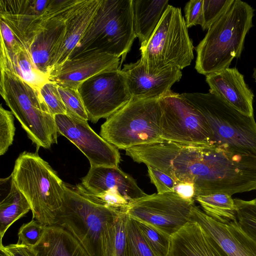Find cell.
Masks as SVG:
<instances>
[{
    "label": "cell",
    "mask_w": 256,
    "mask_h": 256,
    "mask_svg": "<svg viewBox=\"0 0 256 256\" xmlns=\"http://www.w3.org/2000/svg\"><path fill=\"white\" fill-rule=\"evenodd\" d=\"M0 250L8 256H36L32 247L17 243L4 246L0 242Z\"/></svg>",
    "instance_id": "b9f144b4"
},
{
    "label": "cell",
    "mask_w": 256,
    "mask_h": 256,
    "mask_svg": "<svg viewBox=\"0 0 256 256\" xmlns=\"http://www.w3.org/2000/svg\"><path fill=\"white\" fill-rule=\"evenodd\" d=\"M252 77L254 78V81L256 82V68H254L253 70V74H252Z\"/></svg>",
    "instance_id": "ee69618b"
},
{
    "label": "cell",
    "mask_w": 256,
    "mask_h": 256,
    "mask_svg": "<svg viewBox=\"0 0 256 256\" xmlns=\"http://www.w3.org/2000/svg\"><path fill=\"white\" fill-rule=\"evenodd\" d=\"M0 42L6 49L10 50H16L24 46L19 40L15 34L6 24L0 19Z\"/></svg>",
    "instance_id": "60d3db41"
},
{
    "label": "cell",
    "mask_w": 256,
    "mask_h": 256,
    "mask_svg": "<svg viewBox=\"0 0 256 256\" xmlns=\"http://www.w3.org/2000/svg\"><path fill=\"white\" fill-rule=\"evenodd\" d=\"M150 182L156 187L158 193L174 192L176 182L162 171L150 166H147Z\"/></svg>",
    "instance_id": "74e56055"
},
{
    "label": "cell",
    "mask_w": 256,
    "mask_h": 256,
    "mask_svg": "<svg viewBox=\"0 0 256 256\" xmlns=\"http://www.w3.org/2000/svg\"><path fill=\"white\" fill-rule=\"evenodd\" d=\"M64 199L54 224L72 233L90 256H101L104 231L122 209L107 206L80 184L64 183Z\"/></svg>",
    "instance_id": "5b68a950"
},
{
    "label": "cell",
    "mask_w": 256,
    "mask_h": 256,
    "mask_svg": "<svg viewBox=\"0 0 256 256\" xmlns=\"http://www.w3.org/2000/svg\"><path fill=\"white\" fill-rule=\"evenodd\" d=\"M135 222L144 241L155 256H167L170 237L144 222Z\"/></svg>",
    "instance_id": "f546056e"
},
{
    "label": "cell",
    "mask_w": 256,
    "mask_h": 256,
    "mask_svg": "<svg viewBox=\"0 0 256 256\" xmlns=\"http://www.w3.org/2000/svg\"><path fill=\"white\" fill-rule=\"evenodd\" d=\"M206 76L209 92L220 96L243 114L254 116V94L236 68H226Z\"/></svg>",
    "instance_id": "ffe728a7"
},
{
    "label": "cell",
    "mask_w": 256,
    "mask_h": 256,
    "mask_svg": "<svg viewBox=\"0 0 256 256\" xmlns=\"http://www.w3.org/2000/svg\"><path fill=\"white\" fill-rule=\"evenodd\" d=\"M168 6V0H132L134 30L140 48L147 44Z\"/></svg>",
    "instance_id": "484cf974"
},
{
    "label": "cell",
    "mask_w": 256,
    "mask_h": 256,
    "mask_svg": "<svg viewBox=\"0 0 256 256\" xmlns=\"http://www.w3.org/2000/svg\"><path fill=\"white\" fill-rule=\"evenodd\" d=\"M202 210L208 216L221 222L236 220V206L232 195L215 193L195 197Z\"/></svg>",
    "instance_id": "f1b7e54d"
},
{
    "label": "cell",
    "mask_w": 256,
    "mask_h": 256,
    "mask_svg": "<svg viewBox=\"0 0 256 256\" xmlns=\"http://www.w3.org/2000/svg\"><path fill=\"white\" fill-rule=\"evenodd\" d=\"M180 96L198 110L211 130L213 146L243 154L256 155V122L220 96L208 93H183Z\"/></svg>",
    "instance_id": "277c9868"
},
{
    "label": "cell",
    "mask_w": 256,
    "mask_h": 256,
    "mask_svg": "<svg viewBox=\"0 0 256 256\" xmlns=\"http://www.w3.org/2000/svg\"><path fill=\"white\" fill-rule=\"evenodd\" d=\"M203 0H190L184 7L186 24L187 28L198 24L202 26Z\"/></svg>",
    "instance_id": "f35d334b"
},
{
    "label": "cell",
    "mask_w": 256,
    "mask_h": 256,
    "mask_svg": "<svg viewBox=\"0 0 256 256\" xmlns=\"http://www.w3.org/2000/svg\"><path fill=\"white\" fill-rule=\"evenodd\" d=\"M0 191L6 192L0 202V236L2 242L10 226L31 208L25 196L14 183L11 174L6 178H0Z\"/></svg>",
    "instance_id": "4316f807"
},
{
    "label": "cell",
    "mask_w": 256,
    "mask_h": 256,
    "mask_svg": "<svg viewBox=\"0 0 256 256\" xmlns=\"http://www.w3.org/2000/svg\"><path fill=\"white\" fill-rule=\"evenodd\" d=\"M80 0L46 20L32 38L28 50L38 70L50 76V66L64 36L66 20Z\"/></svg>",
    "instance_id": "ac0fdd59"
},
{
    "label": "cell",
    "mask_w": 256,
    "mask_h": 256,
    "mask_svg": "<svg viewBox=\"0 0 256 256\" xmlns=\"http://www.w3.org/2000/svg\"><path fill=\"white\" fill-rule=\"evenodd\" d=\"M125 150L134 161L162 171L176 183L194 184L200 159L199 146L162 140L130 147Z\"/></svg>",
    "instance_id": "8fae6325"
},
{
    "label": "cell",
    "mask_w": 256,
    "mask_h": 256,
    "mask_svg": "<svg viewBox=\"0 0 256 256\" xmlns=\"http://www.w3.org/2000/svg\"><path fill=\"white\" fill-rule=\"evenodd\" d=\"M162 140L190 146L213 145L212 134L204 116L173 92L159 100Z\"/></svg>",
    "instance_id": "30bf717a"
},
{
    "label": "cell",
    "mask_w": 256,
    "mask_h": 256,
    "mask_svg": "<svg viewBox=\"0 0 256 256\" xmlns=\"http://www.w3.org/2000/svg\"><path fill=\"white\" fill-rule=\"evenodd\" d=\"M194 202L174 192L154 193L129 202L126 213L170 237L190 220Z\"/></svg>",
    "instance_id": "7c38bea8"
},
{
    "label": "cell",
    "mask_w": 256,
    "mask_h": 256,
    "mask_svg": "<svg viewBox=\"0 0 256 256\" xmlns=\"http://www.w3.org/2000/svg\"><path fill=\"white\" fill-rule=\"evenodd\" d=\"M0 256H8L2 250H0Z\"/></svg>",
    "instance_id": "f6af8a7d"
},
{
    "label": "cell",
    "mask_w": 256,
    "mask_h": 256,
    "mask_svg": "<svg viewBox=\"0 0 256 256\" xmlns=\"http://www.w3.org/2000/svg\"><path fill=\"white\" fill-rule=\"evenodd\" d=\"M126 209L120 210L115 219L104 231L101 256H126Z\"/></svg>",
    "instance_id": "83f0119b"
},
{
    "label": "cell",
    "mask_w": 256,
    "mask_h": 256,
    "mask_svg": "<svg viewBox=\"0 0 256 256\" xmlns=\"http://www.w3.org/2000/svg\"><path fill=\"white\" fill-rule=\"evenodd\" d=\"M236 220L242 230L256 240V198L250 200L234 199Z\"/></svg>",
    "instance_id": "4dcf8cb0"
},
{
    "label": "cell",
    "mask_w": 256,
    "mask_h": 256,
    "mask_svg": "<svg viewBox=\"0 0 256 256\" xmlns=\"http://www.w3.org/2000/svg\"><path fill=\"white\" fill-rule=\"evenodd\" d=\"M40 94L50 113L56 114H66V108L58 90V85L48 80L40 90Z\"/></svg>",
    "instance_id": "8d00e7d4"
},
{
    "label": "cell",
    "mask_w": 256,
    "mask_h": 256,
    "mask_svg": "<svg viewBox=\"0 0 256 256\" xmlns=\"http://www.w3.org/2000/svg\"><path fill=\"white\" fill-rule=\"evenodd\" d=\"M194 48L180 8L169 4L147 44L140 48V60L150 74L182 70L191 64Z\"/></svg>",
    "instance_id": "ba28073f"
},
{
    "label": "cell",
    "mask_w": 256,
    "mask_h": 256,
    "mask_svg": "<svg viewBox=\"0 0 256 256\" xmlns=\"http://www.w3.org/2000/svg\"><path fill=\"white\" fill-rule=\"evenodd\" d=\"M174 192L186 200H195V188L194 184L192 183L186 182H178L174 188Z\"/></svg>",
    "instance_id": "7bdbcfd3"
},
{
    "label": "cell",
    "mask_w": 256,
    "mask_h": 256,
    "mask_svg": "<svg viewBox=\"0 0 256 256\" xmlns=\"http://www.w3.org/2000/svg\"><path fill=\"white\" fill-rule=\"evenodd\" d=\"M58 88L66 108V114L88 121V116L78 89L58 86Z\"/></svg>",
    "instance_id": "d6a6232c"
},
{
    "label": "cell",
    "mask_w": 256,
    "mask_h": 256,
    "mask_svg": "<svg viewBox=\"0 0 256 256\" xmlns=\"http://www.w3.org/2000/svg\"><path fill=\"white\" fill-rule=\"evenodd\" d=\"M14 183L30 206L32 218L53 225L64 199V182L37 152H24L11 174Z\"/></svg>",
    "instance_id": "3957f363"
},
{
    "label": "cell",
    "mask_w": 256,
    "mask_h": 256,
    "mask_svg": "<svg viewBox=\"0 0 256 256\" xmlns=\"http://www.w3.org/2000/svg\"><path fill=\"white\" fill-rule=\"evenodd\" d=\"M199 150L200 160L194 181L195 197L215 193L232 196L256 190V155L213 145L200 146Z\"/></svg>",
    "instance_id": "7a4b0ae2"
},
{
    "label": "cell",
    "mask_w": 256,
    "mask_h": 256,
    "mask_svg": "<svg viewBox=\"0 0 256 256\" xmlns=\"http://www.w3.org/2000/svg\"><path fill=\"white\" fill-rule=\"evenodd\" d=\"M0 68L16 74L38 90L49 80V76L42 73L36 68L25 46L12 51L6 49L0 42Z\"/></svg>",
    "instance_id": "d4e9b609"
},
{
    "label": "cell",
    "mask_w": 256,
    "mask_h": 256,
    "mask_svg": "<svg viewBox=\"0 0 256 256\" xmlns=\"http://www.w3.org/2000/svg\"><path fill=\"white\" fill-rule=\"evenodd\" d=\"M78 90L88 120L94 123L100 118H107L132 99L120 68L89 78Z\"/></svg>",
    "instance_id": "4fadbf2b"
},
{
    "label": "cell",
    "mask_w": 256,
    "mask_h": 256,
    "mask_svg": "<svg viewBox=\"0 0 256 256\" xmlns=\"http://www.w3.org/2000/svg\"><path fill=\"white\" fill-rule=\"evenodd\" d=\"M159 100L132 99L106 118L100 136L117 148L126 150L162 141Z\"/></svg>",
    "instance_id": "9c48e42d"
},
{
    "label": "cell",
    "mask_w": 256,
    "mask_h": 256,
    "mask_svg": "<svg viewBox=\"0 0 256 256\" xmlns=\"http://www.w3.org/2000/svg\"><path fill=\"white\" fill-rule=\"evenodd\" d=\"M100 2L101 0H80L72 10L66 20L62 40L50 64V72L70 58L86 32Z\"/></svg>",
    "instance_id": "603a6c76"
},
{
    "label": "cell",
    "mask_w": 256,
    "mask_h": 256,
    "mask_svg": "<svg viewBox=\"0 0 256 256\" xmlns=\"http://www.w3.org/2000/svg\"><path fill=\"white\" fill-rule=\"evenodd\" d=\"M32 248L36 256H90L72 233L54 224L46 226L40 241Z\"/></svg>",
    "instance_id": "cb8c5ba5"
},
{
    "label": "cell",
    "mask_w": 256,
    "mask_h": 256,
    "mask_svg": "<svg viewBox=\"0 0 256 256\" xmlns=\"http://www.w3.org/2000/svg\"><path fill=\"white\" fill-rule=\"evenodd\" d=\"M121 70L132 99L160 100L171 94L172 86L182 76L181 70L176 68L166 69L155 74L148 73L140 59L124 64Z\"/></svg>",
    "instance_id": "e0dca14e"
},
{
    "label": "cell",
    "mask_w": 256,
    "mask_h": 256,
    "mask_svg": "<svg viewBox=\"0 0 256 256\" xmlns=\"http://www.w3.org/2000/svg\"><path fill=\"white\" fill-rule=\"evenodd\" d=\"M126 256H156L144 241L135 220L127 216Z\"/></svg>",
    "instance_id": "1f68e13d"
},
{
    "label": "cell",
    "mask_w": 256,
    "mask_h": 256,
    "mask_svg": "<svg viewBox=\"0 0 256 256\" xmlns=\"http://www.w3.org/2000/svg\"><path fill=\"white\" fill-rule=\"evenodd\" d=\"M254 10L247 2L234 0L226 12L208 28L204 38L194 48L195 68L206 76L229 68L239 58L245 38L253 26Z\"/></svg>",
    "instance_id": "6da1fadb"
},
{
    "label": "cell",
    "mask_w": 256,
    "mask_h": 256,
    "mask_svg": "<svg viewBox=\"0 0 256 256\" xmlns=\"http://www.w3.org/2000/svg\"><path fill=\"white\" fill-rule=\"evenodd\" d=\"M0 94L37 150L57 144L54 116L40 90L12 72L0 70Z\"/></svg>",
    "instance_id": "52a82bcc"
},
{
    "label": "cell",
    "mask_w": 256,
    "mask_h": 256,
    "mask_svg": "<svg viewBox=\"0 0 256 256\" xmlns=\"http://www.w3.org/2000/svg\"><path fill=\"white\" fill-rule=\"evenodd\" d=\"M46 226L36 219L24 224L20 228L17 244L32 247L40 241Z\"/></svg>",
    "instance_id": "d590c367"
},
{
    "label": "cell",
    "mask_w": 256,
    "mask_h": 256,
    "mask_svg": "<svg viewBox=\"0 0 256 256\" xmlns=\"http://www.w3.org/2000/svg\"><path fill=\"white\" fill-rule=\"evenodd\" d=\"M16 128L11 111L0 106V155L4 154L12 144Z\"/></svg>",
    "instance_id": "e575fe53"
},
{
    "label": "cell",
    "mask_w": 256,
    "mask_h": 256,
    "mask_svg": "<svg viewBox=\"0 0 256 256\" xmlns=\"http://www.w3.org/2000/svg\"><path fill=\"white\" fill-rule=\"evenodd\" d=\"M136 38L132 0H101L86 32L68 59L99 52L122 56V63Z\"/></svg>",
    "instance_id": "8992f818"
},
{
    "label": "cell",
    "mask_w": 256,
    "mask_h": 256,
    "mask_svg": "<svg viewBox=\"0 0 256 256\" xmlns=\"http://www.w3.org/2000/svg\"><path fill=\"white\" fill-rule=\"evenodd\" d=\"M190 219L198 222L228 256H256V240L242 230L236 220L226 223L218 222L195 204Z\"/></svg>",
    "instance_id": "d6986e66"
},
{
    "label": "cell",
    "mask_w": 256,
    "mask_h": 256,
    "mask_svg": "<svg viewBox=\"0 0 256 256\" xmlns=\"http://www.w3.org/2000/svg\"><path fill=\"white\" fill-rule=\"evenodd\" d=\"M120 58L108 54H86L65 61L52 70L49 80L62 87L78 89L84 82L99 74L120 69Z\"/></svg>",
    "instance_id": "2e32d148"
},
{
    "label": "cell",
    "mask_w": 256,
    "mask_h": 256,
    "mask_svg": "<svg viewBox=\"0 0 256 256\" xmlns=\"http://www.w3.org/2000/svg\"><path fill=\"white\" fill-rule=\"evenodd\" d=\"M68 6L60 0H0V19L28 48L42 23Z\"/></svg>",
    "instance_id": "5bb4252c"
},
{
    "label": "cell",
    "mask_w": 256,
    "mask_h": 256,
    "mask_svg": "<svg viewBox=\"0 0 256 256\" xmlns=\"http://www.w3.org/2000/svg\"><path fill=\"white\" fill-rule=\"evenodd\" d=\"M167 256H228L196 221L190 220L170 238Z\"/></svg>",
    "instance_id": "7402d4cb"
},
{
    "label": "cell",
    "mask_w": 256,
    "mask_h": 256,
    "mask_svg": "<svg viewBox=\"0 0 256 256\" xmlns=\"http://www.w3.org/2000/svg\"><path fill=\"white\" fill-rule=\"evenodd\" d=\"M234 0H203V22L204 30L214 24L228 10Z\"/></svg>",
    "instance_id": "836d02e7"
},
{
    "label": "cell",
    "mask_w": 256,
    "mask_h": 256,
    "mask_svg": "<svg viewBox=\"0 0 256 256\" xmlns=\"http://www.w3.org/2000/svg\"><path fill=\"white\" fill-rule=\"evenodd\" d=\"M94 196L107 206L116 209H126L129 204V202L116 190H109Z\"/></svg>",
    "instance_id": "ab89813d"
},
{
    "label": "cell",
    "mask_w": 256,
    "mask_h": 256,
    "mask_svg": "<svg viewBox=\"0 0 256 256\" xmlns=\"http://www.w3.org/2000/svg\"><path fill=\"white\" fill-rule=\"evenodd\" d=\"M90 194L98 195L109 190L118 191L130 202L146 194L134 178L118 167L90 166L80 184Z\"/></svg>",
    "instance_id": "44dd1931"
},
{
    "label": "cell",
    "mask_w": 256,
    "mask_h": 256,
    "mask_svg": "<svg viewBox=\"0 0 256 256\" xmlns=\"http://www.w3.org/2000/svg\"><path fill=\"white\" fill-rule=\"evenodd\" d=\"M54 120L58 134L86 156L90 166L118 167L120 156L118 148L95 132L88 121L66 114L55 115Z\"/></svg>",
    "instance_id": "9a60e30c"
}]
</instances>
